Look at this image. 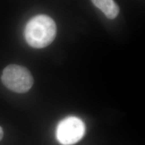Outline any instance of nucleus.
<instances>
[{"mask_svg":"<svg viewBox=\"0 0 145 145\" xmlns=\"http://www.w3.org/2000/svg\"><path fill=\"white\" fill-rule=\"evenodd\" d=\"M57 34L54 21L46 15H38L30 19L24 30L25 39L33 48H42L51 44Z\"/></svg>","mask_w":145,"mask_h":145,"instance_id":"nucleus-1","label":"nucleus"},{"mask_svg":"<svg viewBox=\"0 0 145 145\" xmlns=\"http://www.w3.org/2000/svg\"><path fill=\"white\" fill-rule=\"evenodd\" d=\"M1 81L12 91L24 93L31 89L34 79L28 69L21 65H10L3 71Z\"/></svg>","mask_w":145,"mask_h":145,"instance_id":"nucleus-2","label":"nucleus"},{"mask_svg":"<svg viewBox=\"0 0 145 145\" xmlns=\"http://www.w3.org/2000/svg\"><path fill=\"white\" fill-rule=\"evenodd\" d=\"M85 130V124L81 119L77 117H68L58 124L56 137L61 144L72 145L82 138Z\"/></svg>","mask_w":145,"mask_h":145,"instance_id":"nucleus-3","label":"nucleus"},{"mask_svg":"<svg viewBox=\"0 0 145 145\" xmlns=\"http://www.w3.org/2000/svg\"><path fill=\"white\" fill-rule=\"evenodd\" d=\"M97 8L105 14L109 19H114L118 15L120 9L114 0H91Z\"/></svg>","mask_w":145,"mask_h":145,"instance_id":"nucleus-4","label":"nucleus"},{"mask_svg":"<svg viewBox=\"0 0 145 145\" xmlns=\"http://www.w3.org/2000/svg\"><path fill=\"white\" fill-rule=\"evenodd\" d=\"M3 131L2 128L0 126V140L3 138Z\"/></svg>","mask_w":145,"mask_h":145,"instance_id":"nucleus-5","label":"nucleus"}]
</instances>
